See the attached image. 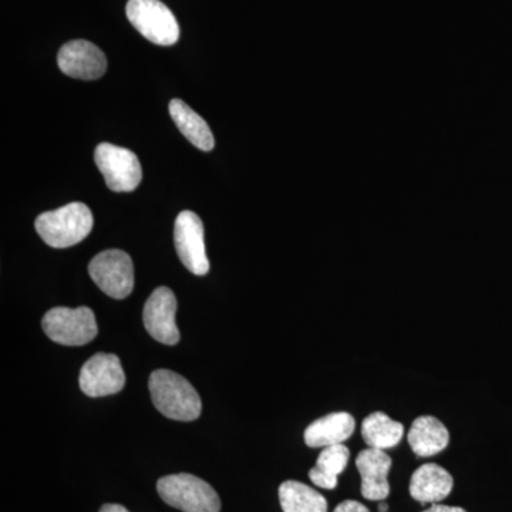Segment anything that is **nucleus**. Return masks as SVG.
I'll use <instances>...</instances> for the list:
<instances>
[{"mask_svg": "<svg viewBox=\"0 0 512 512\" xmlns=\"http://www.w3.org/2000/svg\"><path fill=\"white\" fill-rule=\"evenodd\" d=\"M151 400L161 414L171 420L194 421L201 416L200 394L178 373L160 369L151 373Z\"/></svg>", "mask_w": 512, "mask_h": 512, "instance_id": "1", "label": "nucleus"}, {"mask_svg": "<svg viewBox=\"0 0 512 512\" xmlns=\"http://www.w3.org/2000/svg\"><path fill=\"white\" fill-rule=\"evenodd\" d=\"M93 214L82 202H72L66 207L40 214L36 231L52 248H69L79 244L92 232Z\"/></svg>", "mask_w": 512, "mask_h": 512, "instance_id": "2", "label": "nucleus"}, {"mask_svg": "<svg viewBox=\"0 0 512 512\" xmlns=\"http://www.w3.org/2000/svg\"><path fill=\"white\" fill-rule=\"evenodd\" d=\"M157 491L165 504L183 512H220L221 500L207 481L191 474L160 478Z\"/></svg>", "mask_w": 512, "mask_h": 512, "instance_id": "3", "label": "nucleus"}, {"mask_svg": "<svg viewBox=\"0 0 512 512\" xmlns=\"http://www.w3.org/2000/svg\"><path fill=\"white\" fill-rule=\"evenodd\" d=\"M127 18L147 40L158 46H173L180 39V26L160 0H128Z\"/></svg>", "mask_w": 512, "mask_h": 512, "instance_id": "4", "label": "nucleus"}, {"mask_svg": "<svg viewBox=\"0 0 512 512\" xmlns=\"http://www.w3.org/2000/svg\"><path fill=\"white\" fill-rule=\"evenodd\" d=\"M47 338L63 346H83L92 342L99 333L96 316L87 306L55 308L42 320Z\"/></svg>", "mask_w": 512, "mask_h": 512, "instance_id": "5", "label": "nucleus"}, {"mask_svg": "<svg viewBox=\"0 0 512 512\" xmlns=\"http://www.w3.org/2000/svg\"><path fill=\"white\" fill-rule=\"evenodd\" d=\"M94 161L111 191L131 192L141 183L143 170L140 161L127 148L101 143L94 153Z\"/></svg>", "mask_w": 512, "mask_h": 512, "instance_id": "6", "label": "nucleus"}, {"mask_svg": "<svg viewBox=\"0 0 512 512\" xmlns=\"http://www.w3.org/2000/svg\"><path fill=\"white\" fill-rule=\"evenodd\" d=\"M94 284L110 298L124 299L134 289V266L130 255L120 249H109L94 256L89 265Z\"/></svg>", "mask_w": 512, "mask_h": 512, "instance_id": "7", "label": "nucleus"}, {"mask_svg": "<svg viewBox=\"0 0 512 512\" xmlns=\"http://www.w3.org/2000/svg\"><path fill=\"white\" fill-rule=\"evenodd\" d=\"M174 242L177 254L191 274L202 276L210 271L205 251L204 224L195 212L183 211L175 220Z\"/></svg>", "mask_w": 512, "mask_h": 512, "instance_id": "8", "label": "nucleus"}, {"mask_svg": "<svg viewBox=\"0 0 512 512\" xmlns=\"http://www.w3.org/2000/svg\"><path fill=\"white\" fill-rule=\"evenodd\" d=\"M80 389L89 397H104L124 389L126 375L119 357L111 353H97L90 357L79 377Z\"/></svg>", "mask_w": 512, "mask_h": 512, "instance_id": "9", "label": "nucleus"}, {"mask_svg": "<svg viewBox=\"0 0 512 512\" xmlns=\"http://www.w3.org/2000/svg\"><path fill=\"white\" fill-rule=\"evenodd\" d=\"M177 308V298L170 288L160 286L151 293L143 312L144 326L151 338L168 346L180 342V330L175 322Z\"/></svg>", "mask_w": 512, "mask_h": 512, "instance_id": "10", "label": "nucleus"}, {"mask_svg": "<svg viewBox=\"0 0 512 512\" xmlns=\"http://www.w3.org/2000/svg\"><path fill=\"white\" fill-rule=\"evenodd\" d=\"M57 64L64 74L80 80L100 79L107 70L106 56L87 40L66 43L57 55Z\"/></svg>", "mask_w": 512, "mask_h": 512, "instance_id": "11", "label": "nucleus"}, {"mask_svg": "<svg viewBox=\"0 0 512 512\" xmlns=\"http://www.w3.org/2000/svg\"><path fill=\"white\" fill-rule=\"evenodd\" d=\"M357 471L362 477V495L366 500L384 501L390 494V484L387 480L392 458L377 448H366L360 451L356 458Z\"/></svg>", "mask_w": 512, "mask_h": 512, "instance_id": "12", "label": "nucleus"}, {"mask_svg": "<svg viewBox=\"0 0 512 512\" xmlns=\"http://www.w3.org/2000/svg\"><path fill=\"white\" fill-rule=\"evenodd\" d=\"M454 480L439 464H424L414 471L410 480V495L421 504H437L453 491Z\"/></svg>", "mask_w": 512, "mask_h": 512, "instance_id": "13", "label": "nucleus"}, {"mask_svg": "<svg viewBox=\"0 0 512 512\" xmlns=\"http://www.w3.org/2000/svg\"><path fill=\"white\" fill-rule=\"evenodd\" d=\"M356 421L352 414L346 412L332 413L322 419L313 421L305 431L306 446L325 448L343 444L353 436Z\"/></svg>", "mask_w": 512, "mask_h": 512, "instance_id": "14", "label": "nucleus"}, {"mask_svg": "<svg viewBox=\"0 0 512 512\" xmlns=\"http://www.w3.org/2000/svg\"><path fill=\"white\" fill-rule=\"evenodd\" d=\"M407 440L416 456L433 457L448 446L450 434L436 417L421 416L413 421Z\"/></svg>", "mask_w": 512, "mask_h": 512, "instance_id": "15", "label": "nucleus"}, {"mask_svg": "<svg viewBox=\"0 0 512 512\" xmlns=\"http://www.w3.org/2000/svg\"><path fill=\"white\" fill-rule=\"evenodd\" d=\"M168 110H170L174 123L191 144L202 151H211L214 148V136H212L207 121L202 119L200 114L195 113L188 104H185L183 100L174 99L171 100Z\"/></svg>", "mask_w": 512, "mask_h": 512, "instance_id": "16", "label": "nucleus"}, {"mask_svg": "<svg viewBox=\"0 0 512 512\" xmlns=\"http://www.w3.org/2000/svg\"><path fill=\"white\" fill-rule=\"evenodd\" d=\"M350 450L345 444L325 447L319 454L316 466L309 471L313 484L325 490H335L338 487V477L348 467Z\"/></svg>", "mask_w": 512, "mask_h": 512, "instance_id": "17", "label": "nucleus"}, {"mask_svg": "<svg viewBox=\"0 0 512 512\" xmlns=\"http://www.w3.org/2000/svg\"><path fill=\"white\" fill-rule=\"evenodd\" d=\"M404 427L383 412L367 416L362 423V436L367 446L377 450L396 447L403 439Z\"/></svg>", "mask_w": 512, "mask_h": 512, "instance_id": "18", "label": "nucleus"}, {"mask_svg": "<svg viewBox=\"0 0 512 512\" xmlns=\"http://www.w3.org/2000/svg\"><path fill=\"white\" fill-rule=\"evenodd\" d=\"M284 512H328V501L318 491L299 481H285L279 487Z\"/></svg>", "mask_w": 512, "mask_h": 512, "instance_id": "19", "label": "nucleus"}, {"mask_svg": "<svg viewBox=\"0 0 512 512\" xmlns=\"http://www.w3.org/2000/svg\"><path fill=\"white\" fill-rule=\"evenodd\" d=\"M333 512H370L369 508L365 507V505L360 504L359 501L348 500L340 503L336 510Z\"/></svg>", "mask_w": 512, "mask_h": 512, "instance_id": "20", "label": "nucleus"}, {"mask_svg": "<svg viewBox=\"0 0 512 512\" xmlns=\"http://www.w3.org/2000/svg\"><path fill=\"white\" fill-rule=\"evenodd\" d=\"M423 512H467L460 507H450V505L433 504L429 510Z\"/></svg>", "mask_w": 512, "mask_h": 512, "instance_id": "21", "label": "nucleus"}, {"mask_svg": "<svg viewBox=\"0 0 512 512\" xmlns=\"http://www.w3.org/2000/svg\"><path fill=\"white\" fill-rule=\"evenodd\" d=\"M100 512H130L120 504H106L100 508Z\"/></svg>", "mask_w": 512, "mask_h": 512, "instance_id": "22", "label": "nucleus"}, {"mask_svg": "<svg viewBox=\"0 0 512 512\" xmlns=\"http://www.w3.org/2000/svg\"><path fill=\"white\" fill-rule=\"evenodd\" d=\"M389 510V505L386 503L379 504V511L380 512H387Z\"/></svg>", "mask_w": 512, "mask_h": 512, "instance_id": "23", "label": "nucleus"}]
</instances>
